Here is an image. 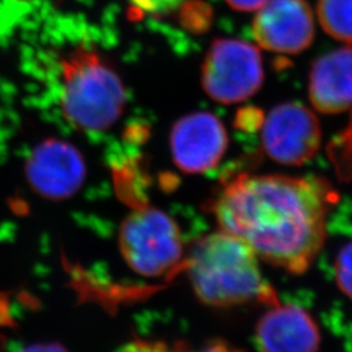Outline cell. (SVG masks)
Here are the masks:
<instances>
[{
  "label": "cell",
  "instance_id": "6da1fadb",
  "mask_svg": "<svg viewBox=\"0 0 352 352\" xmlns=\"http://www.w3.org/2000/svg\"><path fill=\"white\" fill-rule=\"evenodd\" d=\"M336 192L318 176L240 174L212 202L221 231L250 245L258 260L305 273L327 238Z\"/></svg>",
  "mask_w": 352,
  "mask_h": 352
},
{
  "label": "cell",
  "instance_id": "7a4b0ae2",
  "mask_svg": "<svg viewBox=\"0 0 352 352\" xmlns=\"http://www.w3.org/2000/svg\"><path fill=\"white\" fill-rule=\"evenodd\" d=\"M187 269L192 289L206 305L226 308L279 302L276 291L263 277L256 253L225 231L199 240L189 254Z\"/></svg>",
  "mask_w": 352,
  "mask_h": 352
},
{
  "label": "cell",
  "instance_id": "3957f363",
  "mask_svg": "<svg viewBox=\"0 0 352 352\" xmlns=\"http://www.w3.org/2000/svg\"><path fill=\"white\" fill-rule=\"evenodd\" d=\"M126 87L97 51L80 46L60 62V107L80 131L100 132L119 120L126 107Z\"/></svg>",
  "mask_w": 352,
  "mask_h": 352
},
{
  "label": "cell",
  "instance_id": "277c9868",
  "mask_svg": "<svg viewBox=\"0 0 352 352\" xmlns=\"http://www.w3.org/2000/svg\"><path fill=\"white\" fill-rule=\"evenodd\" d=\"M119 247L126 265L140 276L170 274L183 260V240L175 221L160 209L129 214L119 231Z\"/></svg>",
  "mask_w": 352,
  "mask_h": 352
},
{
  "label": "cell",
  "instance_id": "5b68a950",
  "mask_svg": "<svg viewBox=\"0 0 352 352\" xmlns=\"http://www.w3.org/2000/svg\"><path fill=\"white\" fill-rule=\"evenodd\" d=\"M264 82V64L256 46L245 41L215 39L202 64L204 91L223 104L251 98Z\"/></svg>",
  "mask_w": 352,
  "mask_h": 352
},
{
  "label": "cell",
  "instance_id": "8992f818",
  "mask_svg": "<svg viewBox=\"0 0 352 352\" xmlns=\"http://www.w3.org/2000/svg\"><path fill=\"white\" fill-rule=\"evenodd\" d=\"M263 148L278 164L300 166L311 161L321 146L322 132L316 113L299 102L276 106L265 118Z\"/></svg>",
  "mask_w": 352,
  "mask_h": 352
},
{
  "label": "cell",
  "instance_id": "52a82bcc",
  "mask_svg": "<svg viewBox=\"0 0 352 352\" xmlns=\"http://www.w3.org/2000/svg\"><path fill=\"white\" fill-rule=\"evenodd\" d=\"M263 49L280 55H298L315 39V19L304 0H267L252 25Z\"/></svg>",
  "mask_w": 352,
  "mask_h": 352
},
{
  "label": "cell",
  "instance_id": "ba28073f",
  "mask_svg": "<svg viewBox=\"0 0 352 352\" xmlns=\"http://www.w3.org/2000/svg\"><path fill=\"white\" fill-rule=\"evenodd\" d=\"M228 145L226 128L212 113H193L177 120L170 135L171 155L187 174H202L221 162Z\"/></svg>",
  "mask_w": 352,
  "mask_h": 352
},
{
  "label": "cell",
  "instance_id": "9c48e42d",
  "mask_svg": "<svg viewBox=\"0 0 352 352\" xmlns=\"http://www.w3.org/2000/svg\"><path fill=\"white\" fill-rule=\"evenodd\" d=\"M26 177L45 199L60 201L81 188L87 166L74 145L50 139L39 144L26 162Z\"/></svg>",
  "mask_w": 352,
  "mask_h": 352
},
{
  "label": "cell",
  "instance_id": "30bf717a",
  "mask_svg": "<svg viewBox=\"0 0 352 352\" xmlns=\"http://www.w3.org/2000/svg\"><path fill=\"white\" fill-rule=\"evenodd\" d=\"M254 342L260 352H317L321 333L305 309L278 302L258 321Z\"/></svg>",
  "mask_w": 352,
  "mask_h": 352
},
{
  "label": "cell",
  "instance_id": "8fae6325",
  "mask_svg": "<svg viewBox=\"0 0 352 352\" xmlns=\"http://www.w3.org/2000/svg\"><path fill=\"white\" fill-rule=\"evenodd\" d=\"M309 100L322 113L352 109V46H344L316 60L309 75Z\"/></svg>",
  "mask_w": 352,
  "mask_h": 352
},
{
  "label": "cell",
  "instance_id": "7c38bea8",
  "mask_svg": "<svg viewBox=\"0 0 352 352\" xmlns=\"http://www.w3.org/2000/svg\"><path fill=\"white\" fill-rule=\"evenodd\" d=\"M317 16L330 37L352 43V0H318Z\"/></svg>",
  "mask_w": 352,
  "mask_h": 352
},
{
  "label": "cell",
  "instance_id": "4fadbf2b",
  "mask_svg": "<svg viewBox=\"0 0 352 352\" xmlns=\"http://www.w3.org/2000/svg\"><path fill=\"white\" fill-rule=\"evenodd\" d=\"M122 352H243L223 340H212L200 347H189L183 343L168 344L164 342L136 340Z\"/></svg>",
  "mask_w": 352,
  "mask_h": 352
},
{
  "label": "cell",
  "instance_id": "5bb4252c",
  "mask_svg": "<svg viewBox=\"0 0 352 352\" xmlns=\"http://www.w3.org/2000/svg\"><path fill=\"white\" fill-rule=\"evenodd\" d=\"M334 274L338 289L352 300V241L340 250L336 264Z\"/></svg>",
  "mask_w": 352,
  "mask_h": 352
},
{
  "label": "cell",
  "instance_id": "9a60e30c",
  "mask_svg": "<svg viewBox=\"0 0 352 352\" xmlns=\"http://www.w3.org/2000/svg\"><path fill=\"white\" fill-rule=\"evenodd\" d=\"M140 13L162 14L170 13L182 6L186 0H129Z\"/></svg>",
  "mask_w": 352,
  "mask_h": 352
},
{
  "label": "cell",
  "instance_id": "2e32d148",
  "mask_svg": "<svg viewBox=\"0 0 352 352\" xmlns=\"http://www.w3.org/2000/svg\"><path fill=\"white\" fill-rule=\"evenodd\" d=\"M227 4L239 12L258 11L267 0H226Z\"/></svg>",
  "mask_w": 352,
  "mask_h": 352
},
{
  "label": "cell",
  "instance_id": "e0dca14e",
  "mask_svg": "<svg viewBox=\"0 0 352 352\" xmlns=\"http://www.w3.org/2000/svg\"><path fill=\"white\" fill-rule=\"evenodd\" d=\"M19 352H67L65 349L59 344L51 343V344H36V346H29L24 347L23 350Z\"/></svg>",
  "mask_w": 352,
  "mask_h": 352
},
{
  "label": "cell",
  "instance_id": "ac0fdd59",
  "mask_svg": "<svg viewBox=\"0 0 352 352\" xmlns=\"http://www.w3.org/2000/svg\"><path fill=\"white\" fill-rule=\"evenodd\" d=\"M26 1H30V0H26Z\"/></svg>",
  "mask_w": 352,
  "mask_h": 352
}]
</instances>
